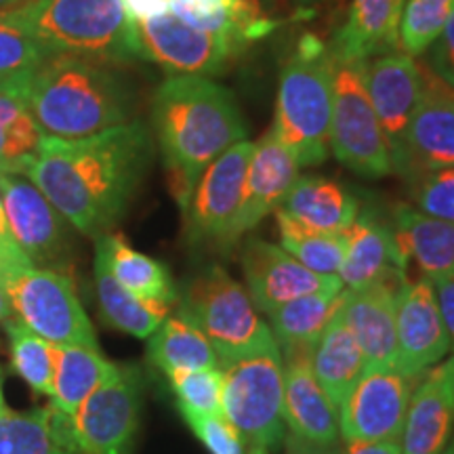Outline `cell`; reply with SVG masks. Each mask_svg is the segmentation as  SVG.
I'll return each instance as SVG.
<instances>
[{"instance_id":"1","label":"cell","mask_w":454,"mask_h":454,"mask_svg":"<svg viewBox=\"0 0 454 454\" xmlns=\"http://www.w3.org/2000/svg\"><path fill=\"white\" fill-rule=\"evenodd\" d=\"M150 162V130L130 121L81 139L44 135L24 177L74 230L99 238L127 213Z\"/></svg>"},{"instance_id":"2","label":"cell","mask_w":454,"mask_h":454,"mask_svg":"<svg viewBox=\"0 0 454 454\" xmlns=\"http://www.w3.org/2000/svg\"><path fill=\"white\" fill-rule=\"evenodd\" d=\"M152 124L170 192L185 211L198 179L211 162L247 141L248 127L230 89L208 76L175 74L156 89Z\"/></svg>"},{"instance_id":"3","label":"cell","mask_w":454,"mask_h":454,"mask_svg":"<svg viewBox=\"0 0 454 454\" xmlns=\"http://www.w3.org/2000/svg\"><path fill=\"white\" fill-rule=\"evenodd\" d=\"M44 135L81 139L133 121L135 98L118 64L82 55H49L26 84Z\"/></svg>"},{"instance_id":"4","label":"cell","mask_w":454,"mask_h":454,"mask_svg":"<svg viewBox=\"0 0 454 454\" xmlns=\"http://www.w3.org/2000/svg\"><path fill=\"white\" fill-rule=\"evenodd\" d=\"M21 26L49 55H82L95 59H137L133 21L121 0H17L0 9Z\"/></svg>"},{"instance_id":"5","label":"cell","mask_w":454,"mask_h":454,"mask_svg":"<svg viewBox=\"0 0 454 454\" xmlns=\"http://www.w3.org/2000/svg\"><path fill=\"white\" fill-rule=\"evenodd\" d=\"M333 51L305 36L284 66L271 130L299 167H316L331 156Z\"/></svg>"},{"instance_id":"6","label":"cell","mask_w":454,"mask_h":454,"mask_svg":"<svg viewBox=\"0 0 454 454\" xmlns=\"http://www.w3.org/2000/svg\"><path fill=\"white\" fill-rule=\"evenodd\" d=\"M179 314L211 340L221 371L254 356H280L274 334L247 288L221 265H211L185 286Z\"/></svg>"},{"instance_id":"7","label":"cell","mask_w":454,"mask_h":454,"mask_svg":"<svg viewBox=\"0 0 454 454\" xmlns=\"http://www.w3.org/2000/svg\"><path fill=\"white\" fill-rule=\"evenodd\" d=\"M331 152L362 177L377 179L394 173L387 139L366 89V61L343 59L334 53Z\"/></svg>"},{"instance_id":"8","label":"cell","mask_w":454,"mask_h":454,"mask_svg":"<svg viewBox=\"0 0 454 454\" xmlns=\"http://www.w3.org/2000/svg\"><path fill=\"white\" fill-rule=\"evenodd\" d=\"M4 291L17 320L51 345L99 349L98 333L66 271L32 265L9 276Z\"/></svg>"},{"instance_id":"9","label":"cell","mask_w":454,"mask_h":454,"mask_svg":"<svg viewBox=\"0 0 454 454\" xmlns=\"http://www.w3.org/2000/svg\"><path fill=\"white\" fill-rule=\"evenodd\" d=\"M223 417L247 446L280 448L286 438L282 356H254L223 368Z\"/></svg>"},{"instance_id":"10","label":"cell","mask_w":454,"mask_h":454,"mask_svg":"<svg viewBox=\"0 0 454 454\" xmlns=\"http://www.w3.org/2000/svg\"><path fill=\"white\" fill-rule=\"evenodd\" d=\"M133 41L137 59L154 61L173 76L221 74L244 47L234 36L196 30L173 13L133 21Z\"/></svg>"},{"instance_id":"11","label":"cell","mask_w":454,"mask_h":454,"mask_svg":"<svg viewBox=\"0 0 454 454\" xmlns=\"http://www.w3.org/2000/svg\"><path fill=\"white\" fill-rule=\"evenodd\" d=\"M141 372L137 366H118L107 381L90 394L74 417L82 454H130L139 427Z\"/></svg>"},{"instance_id":"12","label":"cell","mask_w":454,"mask_h":454,"mask_svg":"<svg viewBox=\"0 0 454 454\" xmlns=\"http://www.w3.org/2000/svg\"><path fill=\"white\" fill-rule=\"evenodd\" d=\"M254 144L240 141L211 162L198 179L194 194L185 208L187 238L192 242L215 240L221 247H231V230L240 213Z\"/></svg>"},{"instance_id":"13","label":"cell","mask_w":454,"mask_h":454,"mask_svg":"<svg viewBox=\"0 0 454 454\" xmlns=\"http://www.w3.org/2000/svg\"><path fill=\"white\" fill-rule=\"evenodd\" d=\"M414 379L397 368L362 374L339 408V429L348 444L354 442H402Z\"/></svg>"},{"instance_id":"14","label":"cell","mask_w":454,"mask_h":454,"mask_svg":"<svg viewBox=\"0 0 454 454\" xmlns=\"http://www.w3.org/2000/svg\"><path fill=\"white\" fill-rule=\"evenodd\" d=\"M0 194L9 234L36 268L57 270L70 254L67 221L24 175L0 170Z\"/></svg>"},{"instance_id":"15","label":"cell","mask_w":454,"mask_h":454,"mask_svg":"<svg viewBox=\"0 0 454 454\" xmlns=\"http://www.w3.org/2000/svg\"><path fill=\"white\" fill-rule=\"evenodd\" d=\"M395 345V368L414 381H419L429 368L440 364L450 349L434 282L427 278L408 280L397 294Z\"/></svg>"},{"instance_id":"16","label":"cell","mask_w":454,"mask_h":454,"mask_svg":"<svg viewBox=\"0 0 454 454\" xmlns=\"http://www.w3.org/2000/svg\"><path fill=\"white\" fill-rule=\"evenodd\" d=\"M242 271L253 305L265 316L288 301L322 291H343L339 276L316 274L282 247L251 238L242 247Z\"/></svg>"},{"instance_id":"17","label":"cell","mask_w":454,"mask_h":454,"mask_svg":"<svg viewBox=\"0 0 454 454\" xmlns=\"http://www.w3.org/2000/svg\"><path fill=\"white\" fill-rule=\"evenodd\" d=\"M425 81L427 67L419 66L404 51H389L366 61V89L387 139L394 170L402 156L408 122L425 93Z\"/></svg>"},{"instance_id":"18","label":"cell","mask_w":454,"mask_h":454,"mask_svg":"<svg viewBox=\"0 0 454 454\" xmlns=\"http://www.w3.org/2000/svg\"><path fill=\"white\" fill-rule=\"evenodd\" d=\"M454 167V90L429 72L425 93L408 122L394 173L412 181L427 170Z\"/></svg>"},{"instance_id":"19","label":"cell","mask_w":454,"mask_h":454,"mask_svg":"<svg viewBox=\"0 0 454 454\" xmlns=\"http://www.w3.org/2000/svg\"><path fill=\"white\" fill-rule=\"evenodd\" d=\"M406 282H377L343 291L339 316L360 345L364 372L395 368V301Z\"/></svg>"},{"instance_id":"20","label":"cell","mask_w":454,"mask_h":454,"mask_svg":"<svg viewBox=\"0 0 454 454\" xmlns=\"http://www.w3.org/2000/svg\"><path fill=\"white\" fill-rule=\"evenodd\" d=\"M314 349L282 351L284 423L291 434L320 446L339 444V414L311 368Z\"/></svg>"},{"instance_id":"21","label":"cell","mask_w":454,"mask_h":454,"mask_svg":"<svg viewBox=\"0 0 454 454\" xmlns=\"http://www.w3.org/2000/svg\"><path fill=\"white\" fill-rule=\"evenodd\" d=\"M454 427V356L429 368L411 395L402 454H442Z\"/></svg>"},{"instance_id":"22","label":"cell","mask_w":454,"mask_h":454,"mask_svg":"<svg viewBox=\"0 0 454 454\" xmlns=\"http://www.w3.org/2000/svg\"><path fill=\"white\" fill-rule=\"evenodd\" d=\"M297 179V160L278 141L274 130H268L254 144L247 170V181H244L242 207L240 213H238L234 230H231L230 244H236L240 240V236L251 231L271 211H276Z\"/></svg>"},{"instance_id":"23","label":"cell","mask_w":454,"mask_h":454,"mask_svg":"<svg viewBox=\"0 0 454 454\" xmlns=\"http://www.w3.org/2000/svg\"><path fill=\"white\" fill-rule=\"evenodd\" d=\"M406 270L394 227L372 215L357 217L348 230V253L339 271L343 286L356 291L377 282H406Z\"/></svg>"},{"instance_id":"24","label":"cell","mask_w":454,"mask_h":454,"mask_svg":"<svg viewBox=\"0 0 454 454\" xmlns=\"http://www.w3.org/2000/svg\"><path fill=\"white\" fill-rule=\"evenodd\" d=\"M394 234L406 261H414L431 282L454 276V223L429 217L400 204L394 215Z\"/></svg>"},{"instance_id":"25","label":"cell","mask_w":454,"mask_h":454,"mask_svg":"<svg viewBox=\"0 0 454 454\" xmlns=\"http://www.w3.org/2000/svg\"><path fill=\"white\" fill-rule=\"evenodd\" d=\"M404 4L406 0H354L348 21L334 36L333 53L343 59L368 61L397 51Z\"/></svg>"},{"instance_id":"26","label":"cell","mask_w":454,"mask_h":454,"mask_svg":"<svg viewBox=\"0 0 454 454\" xmlns=\"http://www.w3.org/2000/svg\"><path fill=\"white\" fill-rule=\"evenodd\" d=\"M0 454H82L74 419L57 408L0 411Z\"/></svg>"},{"instance_id":"27","label":"cell","mask_w":454,"mask_h":454,"mask_svg":"<svg viewBox=\"0 0 454 454\" xmlns=\"http://www.w3.org/2000/svg\"><path fill=\"white\" fill-rule=\"evenodd\" d=\"M278 208L317 231H345L360 217V204L345 187L314 175L294 181Z\"/></svg>"},{"instance_id":"28","label":"cell","mask_w":454,"mask_h":454,"mask_svg":"<svg viewBox=\"0 0 454 454\" xmlns=\"http://www.w3.org/2000/svg\"><path fill=\"white\" fill-rule=\"evenodd\" d=\"M311 368L339 414L345 397L351 394V389L364 374V356H362L360 345L356 343L354 334L339 314L317 339L314 354H311Z\"/></svg>"},{"instance_id":"29","label":"cell","mask_w":454,"mask_h":454,"mask_svg":"<svg viewBox=\"0 0 454 454\" xmlns=\"http://www.w3.org/2000/svg\"><path fill=\"white\" fill-rule=\"evenodd\" d=\"M95 251L101 253L107 268L127 291L147 301H160L173 305L177 301V288L167 265L158 259L135 251L121 234H104L95 238Z\"/></svg>"},{"instance_id":"30","label":"cell","mask_w":454,"mask_h":454,"mask_svg":"<svg viewBox=\"0 0 454 454\" xmlns=\"http://www.w3.org/2000/svg\"><path fill=\"white\" fill-rule=\"evenodd\" d=\"M118 364L106 360L99 349L55 345V374L51 406L74 419L82 402L107 381Z\"/></svg>"},{"instance_id":"31","label":"cell","mask_w":454,"mask_h":454,"mask_svg":"<svg viewBox=\"0 0 454 454\" xmlns=\"http://www.w3.org/2000/svg\"><path fill=\"white\" fill-rule=\"evenodd\" d=\"M343 291L311 293L270 311V328L280 354L291 349H314L320 334L339 314Z\"/></svg>"},{"instance_id":"32","label":"cell","mask_w":454,"mask_h":454,"mask_svg":"<svg viewBox=\"0 0 454 454\" xmlns=\"http://www.w3.org/2000/svg\"><path fill=\"white\" fill-rule=\"evenodd\" d=\"M95 288L101 314L107 325L137 339L152 337V333L168 317L170 305L147 301L133 294L114 278L101 253L95 251Z\"/></svg>"},{"instance_id":"33","label":"cell","mask_w":454,"mask_h":454,"mask_svg":"<svg viewBox=\"0 0 454 454\" xmlns=\"http://www.w3.org/2000/svg\"><path fill=\"white\" fill-rule=\"evenodd\" d=\"M147 357L164 372L221 368L211 340L185 316H170L152 333Z\"/></svg>"},{"instance_id":"34","label":"cell","mask_w":454,"mask_h":454,"mask_svg":"<svg viewBox=\"0 0 454 454\" xmlns=\"http://www.w3.org/2000/svg\"><path fill=\"white\" fill-rule=\"evenodd\" d=\"M44 133L34 121L26 89L0 84V170L26 175Z\"/></svg>"},{"instance_id":"35","label":"cell","mask_w":454,"mask_h":454,"mask_svg":"<svg viewBox=\"0 0 454 454\" xmlns=\"http://www.w3.org/2000/svg\"><path fill=\"white\" fill-rule=\"evenodd\" d=\"M280 244L291 257L305 268L325 276H339L348 253V230L345 231H317L301 225L276 208Z\"/></svg>"},{"instance_id":"36","label":"cell","mask_w":454,"mask_h":454,"mask_svg":"<svg viewBox=\"0 0 454 454\" xmlns=\"http://www.w3.org/2000/svg\"><path fill=\"white\" fill-rule=\"evenodd\" d=\"M11 343V362L13 371L20 374L36 394H53L55 374V345L34 334L20 320L4 322Z\"/></svg>"},{"instance_id":"37","label":"cell","mask_w":454,"mask_h":454,"mask_svg":"<svg viewBox=\"0 0 454 454\" xmlns=\"http://www.w3.org/2000/svg\"><path fill=\"white\" fill-rule=\"evenodd\" d=\"M454 15V0H408L402 11L397 44L406 55H423Z\"/></svg>"},{"instance_id":"38","label":"cell","mask_w":454,"mask_h":454,"mask_svg":"<svg viewBox=\"0 0 454 454\" xmlns=\"http://www.w3.org/2000/svg\"><path fill=\"white\" fill-rule=\"evenodd\" d=\"M44 59L47 53L41 44L24 27L0 13V84L26 89L30 76Z\"/></svg>"},{"instance_id":"39","label":"cell","mask_w":454,"mask_h":454,"mask_svg":"<svg viewBox=\"0 0 454 454\" xmlns=\"http://www.w3.org/2000/svg\"><path fill=\"white\" fill-rule=\"evenodd\" d=\"M181 412L223 414V371H173L167 374Z\"/></svg>"},{"instance_id":"40","label":"cell","mask_w":454,"mask_h":454,"mask_svg":"<svg viewBox=\"0 0 454 454\" xmlns=\"http://www.w3.org/2000/svg\"><path fill=\"white\" fill-rule=\"evenodd\" d=\"M408 184L417 211L454 223V167L427 170Z\"/></svg>"},{"instance_id":"41","label":"cell","mask_w":454,"mask_h":454,"mask_svg":"<svg viewBox=\"0 0 454 454\" xmlns=\"http://www.w3.org/2000/svg\"><path fill=\"white\" fill-rule=\"evenodd\" d=\"M185 423L194 431L211 454H247L248 446L223 414H196L181 412Z\"/></svg>"},{"instance_id":"42","label":"cell","mask_w":454,"mask_h":454,"mask_svg":"<svg viewBox=\"0 0 454 454\" xmlns=\"http://www.w3.org/2000/svg\"><path fill=\"white\" fill-rule=\"evenodd\" d=\"M425 53L429 72L454 89V15Z\"/></svg>"},{"instance_id":"43","label":"cell","mask_w":454,"mask_h":454,"mask_svg":"<svg viewBox=\"0 0 454 454\" xmlns=\"http://www.w3.org/2000/svg\"><path fill=\"white\" fill-rule=\"evenodd\" d=\"M434 291L435 299H438V308L442 320H444L448 339H450V348L454 349V276L434 282Z\"/></svg>"},{"instance_id":"44","label":"cell","mask_w":454,"mask_h":454,"mask_svg":"<svg viewBox=\"0 0 454 454\" xmlns=\"http://www.w3.org/2000/svg\"><path fill=\"white\" fill-rule=\"evenodd\" d=\"M130 21H144L168 13V0H121Z\"/></svg>"},{"instance_id":"45","label":"cell","mask_w":454,"mask_h":454,"mask_svg":"<svg viewBox=\"0 0 454 454\" xmlns=\"http://www.w3.org/2000/svg\"><path fill=\"white\" fill-rule=\"evenodd\" d=\"M286 454H343L339 450V444L333 446H320L314 442H308L299 435L288 434L286 435Z\"/></svg>"},{"instance_id":"46","label":"cell","mask_w":454,"mask_h":454,"mask_svg":"<svg viewBox=\"0 0 454 454\" xmlns=\"http://www.w3.org/2000/svg\"><path fill=\"white\" fill-rule=\"evenodd\" d=\"M343 454H402V442H354Z\"/></svg>"},{"instance_id":"47","label":"cell","mask_w":454,"mask_h":454,"mask_svg":"<svg viewBox=\"0 0 454 454\" xmlns=\"http://www.w3.org/2000/svg\"><path fill=\"white\" fill-rule=\"evenodd\" d=\"M11 317H13V309H11L9 294L4 291V284L0 282V325H4Z\"/></svg>"},{"instance_id":"48","label":"cell","mask_w":454,"mask_h":454,"mask_svg":"<svg viewBox=\"0 0 454 454\" xmlns=\"http://www.w3.org/2000/svg\"><path fill=\"white\" fill-rule=\"evenodd\" d=\"M7 236H11L9 227H7V219H4V211L0 208V240H3V238H7Z\"/></svg>"},{"instance_id":"49","label":"cell","mask_w":454,"mask_h":454,"mask_svg":"<svg viewBox=\"0 0 454 454\" xmlns=\"http://www.w3.org/2000/svg\"><path fill=\"white\" fill-rule=\"evenodd\" d=\"M247 454H270V450H268V448H263V446H248Z\"/></svg>"},{"instance_id":"50","label":"cell","mask_w":454,"mask_h":454,"mask_svg":"<svg viewBox=\"0 0 454 454\" xmlns=\"http://www.w3.org/2000/svg\"><path fill=\"white\" fill-rule=\"evenodd\" d=\"M7 404H4V395H3V372H0V411H4Z\"/></svg>"},{"instance_id":"51","label":"cell","mask_w":454,"mask_h":454,"mask_svg":"<svg viewBox=\"0 0 454 454\" xmlns=\"http://www.w3.org/2000/svg\"><path fill=\"white\" fill-rule=\"evenodd\" d=\"M442 454H454V440L444 448V450H442Z\"/></svg>"},{"instance_id":"52","label":"cell","mask_w":454,"mask_h":454,"mask_svg":"<svg viewBox=\"0 0 454 454\" xmlns=\"http://www.w3.org/2000/svg\"><path fill=\"white\" fill-rule=\"evenodd\" d=\"M13 3H17V0H0V7H9Z\"/></svg>"},{"instance_id":"53","label":"cell","mask_w":454,"mask_h":454,"mask_svg":"<svg viewBox=\"0 0 454 454\" xmlns=\"http://www.w3.org/2000/svg\"><path fill=\"white\" fill-rule=\"evenodd\" d=\"M294 3H299V4H309V3H314V0H294Z\"/></svg>"},{"instance_id":"54","label":"cell","mask_w":454,"mask_h":454,"mask_svg":"<svg viewBox=\"0 0 454 454\" xmlns=\"http://www.w3.org/2000/svg\"><path fill=\"white\" fill-rule=\"evenodd\" d=\"M0 208H3V194H0Z\"/></svg>"}]
</instances>
